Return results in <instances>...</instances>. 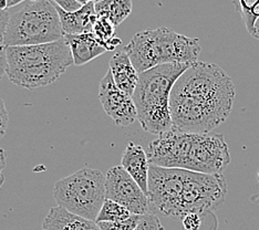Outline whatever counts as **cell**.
<instances>
[{
  "label": "cell",
  "mask_w": 259,
  "mask_h": 230,
  "mask_svg": "<svg viewBox=\"0 0 259 230\" xmlns=\"http://www.w3.org/2000/svg\"><path fill=\"white\" fill-rule=\"evenodd\" d=\"M235 97V84L225 71L217 64L197 61L170 92L173 126L188 133H210L231 115Z\"/></svg>",
  "instance_id": "6da1fadb"
},
{
  "label": "cell",
  "mask_w": 259,
  "mask_h": 230,
  "mask_svg": "<svg viewBox=\"0 0 259 230\" xmlns=\"http://www.w3.org/2000/svg\"><path fill=\"white\" fill-rule=\"evenodd\" d=\"M7 57L9 80L28 90L55 83L73 64L64 37L49 43L7 47Z\"/></svg>",
  "instance_id": "7a4b0ae2"
},
{
  "label": "cell",
  "mask_w": 259,
  "mask_h": 230,
  "mask_svg": "<svg viewBox=\"0 0 259 230\" xmlns=\"http://www.w3.org/2000/svg\"><path fill=\"white\" fill-rule=\"evenodd\" d=\"M188 63H164L140 73L133 101L138 120L145 132L160 135L173 126L169 110L170 92Z\"/></svg>",
  "instance_id": "3957f363"
},
{
  "label": "cell",
  "mask_w": 259,
  "mask_h": 230,
  "mask_svg": "<svg viewBox=\"0 0 259 230\" xmlns=\"http://www.w3.org/2000/svg\"><path fill=\"white\" fill-rule=\"evenodd\" d=\"M124 49L139 73L164 63L194 64L202 51L197 38L186 37L165 27L138 32Z\"/></svg>",
  "instance_id": "277c9868"
},
{
  "label": "cell",
  "mask_w": 259,
  "mask_h": 230,
  "mask_svg": "<svg viewBox=\"0 0 259 230\" xmlns=\"http://www.w3.org/2000/svg\"><path fill=\"white\" fill-rule=\"evenodd\" d=\"M63 37L60 18L55 6L48 0H28L10 14L4 44H42Z\"/></svg>",
  "instance_id": "5b68a950"
},
{
  "label": "cell",
  "mask_w": 259,
  "mask_h": 230,
  "mask_svg": "<svg viewBox=\"0 0 259 230\" xmlns=\"http://www.w3.org/2000/svg\"><path fill=\"white\" fill-rule=\"evenodd\" d=\"M54 197L71 214L96 221L105 200V176L97 168H81L56 182Z\"/></svg>",
  "instance_id": "8992f818"
},
{
  "label": "cell",
  "mask_w": 259,
  "mask_h": 230,
  "mask_svg": "<svg viewBox=\"0 0 259 230\" xmlns=\"http://www.w3.org/2000/svg\"><path fill=\"white\" fill-rule=\"evenodd\" d=\"M231 163L223 134H194L185 169L205 174H222Z\"/></svg>",
  "instance_id": "52a82bcc"
},
{
  "label": "cell",
  "mask_w": 259,
  "mask_h": 230,
  "mask_svg": "<svg viewBox=\"0 0 259 230\" xmlns=\"http://www.w3.org/2000/svg\"><path fill=\"white\" fill-rule=\"evenodd\" d=\"M194 134L172 126L168 131L158 135L146 150L150 164L160 167L185 169Z\"/></svg>",
  "instance_id": "ba28073f"
},
{
  "label": "cell",
  "mask_w": 259,
  "mask_h": 230,
  "mask_svg": "<svg viewBox=\"0 0 259 230\" xmlns=\"http://www.w3.org/2000/svg\"><path fill=\"white\" fill-rule=\"evenodd\" d=\"M105 198L124 206L133 215L150 212L148 195L121 165L110 168L105 175Z\"/></svg>",
  "instance_id": "9c48e42d"
},
{
  "label": "cell",
  "mask_w": 259,
  "mask_h": 230,
  "mask_svg": "<svg viewBox=\"0 0 259 230\" xmlns=\"http://www.w3.org/2000/svg\"><path fill=\"white\" fill-rule=\"evenodd\" d=\"M99 99L102 108L115 125L125 127L138 119V112L133 98L120 90L109 70L99 85Z\"/></svg>",
  "instance_id": "30bf717a"
},
{
  "label": "cell",
  "mask_w": 259,
  "mask_h": 230,
  "mask_svg": "<svg viewBox=\"0 0 259 230\" xmlns=\"http://www.w3.org/2000/svg\"><path fill=\"white\" fill-rule=\"evenodd\" d=\"M121 166L131 175L143 192L148 195L150 161L148 153L141 145L130 142L121 158Z\"/></svg>",
  "instance_id": "8fae6325"
},
{
  "label": "cell",
  "mask_w": 259,
  "mask_h": 230,
  "mask_svg": "<svg viewBox=\"0 0 259 230\" xmlns=\"http://www.w3.org/2000/svg\"><path fill=\"white\" fill-rule=\"evenodd\" d=\"M110 71L117 87L132 97L138 85L140 73L133 66L124 47L115 51L110 59Z\"/></svg>",
  "instance_id": "7c38bea8"
},
{
  "label": "cell",
  "mask_w": 259,
  "mask_h": 230,
  "mask_svg": "<svg viewBox=\"0 0 259 230\" xmlns=\"http://www.w3.org/2000/svg\"><path fill=\"white\" fill-rule=\"evenodd\" d=\"M42 230H101L97 221L85 219L57 206L50 208L42 222Z\"/></svg>",
  "instance_id": "4fadbf2b"
},
{
  "label": "cell",
  "mask_w": 259,
  "mask_h": 230,
  "mask_svg": "<svg viewBox=\"0 0 259 230\" xmlns=\"http://www.w3.org/2000/svg\"><path fill=\"white\" fill-rule=\"evenodd\" d=\"M54 6L58 11L59 18H60L61 28L64 34H80L92 31L93 23L97 19L93 2L82 6L79 10L73 11V13H67L58 7L57 5Z\"/></svg>",
  "instance_id": "5bb4252c"
},
{
  "label": "cell",
  "mask_w": 259,
  "mask_h": 230,
  "mask_svg": "<svg viewBox=\"0 0 259 230\" xmlns=\"http://www.w3.org/2000/svg\"><path fill=\"white\" fill-rule=\"evenodd\" d=\"M64 38L71 50L75 66H83L107 52L91 32L64 34Z\"/></svg>",
  "instance_id": "9a60e30c"
},
{
  "label": "cell",
  "mask_w": 259,
  "mask_h": 230,
  "mask_svg": "<svg viewBox=\"0 0 259 230\" xmlns=\"http://www.w3.org/2000/svg\"><path fill=\"white\" fill-rule=\"evenodd\" d=\"M132 0H102L94 3L98 17L107 18L116 28L132 13Z\"/></svg>",
  "instance_id": "2e32d148"
},
{
  "label": "cell",
  "mask_w": 259,
  "mask_h": 230,
  "mask_svg": "<svg viewBox=\"0 0 259 230\" xmlns=\"http://www.w3.org/2000/svg\"><path fill=\"white\" fill-rule=\"evenodd\" d=\"M91 33L107 51H113L117 45L121 44V39L116 37L115 27L107 18L97 16Z\"/></svg>",
  "instance_id": "e0dca14e"
},
{
  "label": "cell",
  "mask_w": 259,
  "mask_h": 230,
  "mask_svg": "<svg viewBox=\"0 0 259 230\" xmlns=\"http://www.w3.org/2000/svg\"><path fill=\"white\" fill-rule=\"evenodd\" d=\"M185 230H206L217 229V218L214 211L209 212H190L182 218Z\"/></svg>",
  "instance_id": "ac0fdd59"
},
{
  "label": "cell",
  "mask_w": 259,
  "mask_h": 230,
  "mask_svg": "<svg viewBox=\"0 0 259 230\" xmlns=\"http://www.w3.org/2000/svg\"><path fill=\"white\" fill-rule=\"evenodd\" d=\"M133 214L124 206L117 204L113 200L105 198L104 203L97 217V222L108 221V222H115V221H124L128 219Z\"/></svg>",
  "instance_id": "d6986e66"
},
{
  "label": "cell",
  "mask_w": 259,
  "mask_h": 230,
  "mask_svg": "<svg viewBox=\"0 0 259 230\" xmlns=\"http://www.w3.org/2000/svg\"><path fill=\"white\" fill-rule=\"evenodd\" d=\"M140 215H132L128 219L124 221H115V222H108L101 221L97 222L101 230H134L137 227L140 220Z\"/></svg>",
  "instance_id": "ffe728a7"
},
{
  "label": "cell",
  "mask_w": 259,
  "mask_h": 230,
  "mask_svg": "<svg viewBox=\"0 0 259 230\" xmlns=\"http://www.w3.org/2000/svg\"><path fill=\"white\" fill-rule=\"evenodd\" d=\"M134 230H165L158 217L152 212L141 215L140 220Z\"/></svg>",
  "instance_id": "44dd1931"
},
{
  "label": "cell",
  "mask_w": 259,
  "mask_h": 230,
  "mask_svg": "<svg viewBox=\"0 0 259 230\" xmlns=\"http://www.w3.org/2000/svg\"><path fill=\"white\" fill-rule=\"evenodd\" d=\"M51 4L57 5L67 13H73V11L79 10L82 6L76 2V0H48Z\"/></svg>",
  "instance_id": "7402d4cb"
},
{
  "label": "cell",
  "mask_w": 259,
  "mask_h": 230,
  "mask_svg": "<svg viewBox=\"0 0 259 230\" xmlns=\"http://www.w3.org/2000/svg\"><path fill=\"white\" fill-rule=\"evenodd\" d=\"M8 122H9V115L7 108H6V104L3 99H0V140L4 137L8 127Z\"/></svg>",
  "instance_id": "603a6c76"
},
{
  "label": "cell",
  "mask_w": 259,
  "mask_h": 230,
  "mask_svg": "<svg viewBox=\"0 0 259 230\" xmlns=\"http://www.w3.org/2000/svg\"><path fill=\"white\" fill-rule=\"evenodd\" d=\"M10 13L7 10L0 9V44H4L6 32H7L8 23H9Z\"/></svg>",
  "instance_id": "cb8c5ba5"
},
{
  "label": "cell",
  "mask_w": 259,
  "mask_h": 230,
  "mask_svg": "<svg viewBox=\"0 0 259 230\" xmlns=\"http://www.w3.org/2000/svg\"><path fill=\"white\" fill-rule=\"evenodd\" d=\"M8 69V57H7V47L0 44V80L7 74Z\"/></svg>",
  "instance_id": "d4e9b609"
},
{
  "label": "cell",
  "mask_w": 259,
  "mask_h": 230,
  "mask_svg": "<svg viewBox=\"0 0 259 230\" xmlns=\"http://www.w3.org/2000/svg\"><path fill=\"white\" fill-rule=\"evenodd\" d=\"M6 165H7V158H6V153L3 149H0V191L4 186L5 182V175L4 170L6 168Z\"/></svg>",
  "instance_id": "484cf974"
},
{
  "label": "cell",
  "mask_w": 259,
  "mask_h": 230,
  "mask_svg": "<svg viewBox=\"0 0 259 230\" xmlns=\"http://www.w3.org/2000/svg\"><path fill=\"white\" fill-rule=\"evenodd\" d=\"M248 32H249L255 39L259 40V16L256 17L255 20L252 21L250 28L248 29Z\"/></svg>",
  "instance_id": "4316f807"
},
{
  "label": "cell",
  "mask_w": 259,
  "mask_h": 230,
  "mask_svg": "<svg viewBox=\"0 0 259 230\" xmlns=\"http://www.w3.org/2000/svg\"><path fill=\"white\" fill-rule=\"evenodd\" d=\"M28 2V0H7V4H8V9L9 8H13L15 6H18L22 3Z\"/></svg>",
  "instance_id": "83f0119b"
},
{
  "label": "cell",
  "mask_w": 259,
  "mask_h": 230,
  "mask_svg": "<svg viewBox=\"0 0 259 230\" xmlns=\"http://www.w3.org/2000/svg\"><path fill=\"white\" fill-rule=\"evenodd\" d=\"M76 2H78L81 6H84V5H88V4L92 3L93 0H76Z\"/></svg>",
  "instance_id": "f1b7e54d"
},
{
  "label": "cell",
  "mask_w": 259,
  "mask_h": 230,
  "mask_svg": "<svg viewBox=\"0 0 259 230\" xmlns=\"http://www.w3.org/2000/svg\"><path fill=\"white\" fill-rule=\"evenodd\" d=\"M99 2H102V0H93V3H99Z\"/></svg>",
  "instance_id": "f546056e"
},
{
  "label": "cell",
  "mask_w": 259,
  "mask_h": 230,
  "mask_svg": "<svg viewBox=\"0 0 259 230\" xmlns=\"http://www.w3.org/2000/svg\"><path fill=\"white\" fill-rule=\"evenodd\" d=\"M258 181H259V172H258Z\"/></svg>",
  "instance_id": "4dcf8cb0"
}]
</instances>
